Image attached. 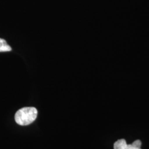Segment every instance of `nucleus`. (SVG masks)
<instances>
[{
  "mask_svg": "<svg viewBox=\"0 0 149 149\" xmlns=\"http://www.w3.org/2000/svg\"><path fill=\"white\" fill-rule=\"evenodd\" d=\"M38 111L36 108L24 107L16 112L15 119L20 125H28L36 119Z\"/></svg>",
  "mask_w": 149,
  "mask_h": 149,
  "instance_id": "obj_1",
  "label": "nucleus"
},
{
  "mask_svg": "<svg viewBox=\"0 0 149 149\" xmlns=\"http://www.w3.org/2000/svg\"><path fill=\"white\" fill-rule=\"evenodd\" d=\"M141 142L137 140L133 144L128 145L125 139H119L114 144V149H141Z\"/></svg>",
  "mask_w": 149,
  "mask_h": 149,
  "instance_id": "obj_2",
  "label": "nucleus"
},
{
  "mask_svg": "<svg viewBox=\"0 0 149 149\" xmlns=\"http://www.w3.org/2000/svg\"><path fill=\"white\" fill-rule=\"evenodd\" d=\"M12 50L11 47L7 44L5 39L0 38V52H10Z\"/></svg>",
  "mask_w": 149,
  "mask_h": 149,
  "instance_id": "obj_3",
  "label": "nucleus"
}]
</instances>
